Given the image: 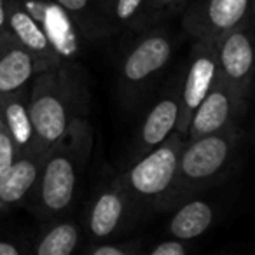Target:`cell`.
<instances>
[{"instance_id": "8", "label": "cell", "mask_w": 255, "mask_h": 255, "mask_svg": "<svg viewBox=\"0 0 255 255\" xmlns=\"http://www.w3.org/2000/svg\"><path fill=\"white\" fill-rule=\"evenodd\" d=\"M182 75L184 74L178 72L173 79H170L147 109L145 116L136 128L131 147L128 150L126 164L133 163L154 147L161 145L177 129L178 112H180Z\"/></svg>"}, {"instance_id": "19", "label": "cell", "mask_w": 255, "mask_h": 255, "mask_svg": "<svg viewBox=\"0 0 255 255\" xmlns=\"http://www.w3.org/2000/svg\"><path fill=\"white\" fill-rule=\"evenodd\" d=\"M79 226L72 220H58L44 231L32 247L37 255H72L79 247Z\"/></svg>"}, {"instance_id": "7", "label": "cell", "mask_w": 255, "mask_h": 255, "mask_svg": "<svg viewBox=\"0 0 255 255\" xmlns=\"http://www.w3.org/2000/svg\"><path fill=\"white\" fill-rule=\"evenodd\" d=\"M135 208L124 192L117 175H112L93 198L86 217V231L91 243L121 236L138 222Z\"/></svg>"}, {"instance_id": "1", "label": "cell", "mask_w": 255, "mask_h": 255, "mask_svg": "<svg viewBox=\"0 0 255 255\" xmlns=\"http://www.w3.org/2000/svg\"><path fill=\"white\" fill-rule=\"evenodd\" d=\"M28 110L44 152L61 142L79 119L89 117L88 81L77 61H63L37 72L30 82Z\"/></svg>"}, {"instance_id": "11", "label": "cell", "mask_w": 255, "mask_h": 255, "mask_svg": "<svg viewBox=\"0 0 255 255\" xmlns=\"http://www.w3.org/2000/svg\"><path fill=\"white\" fill-rule=\"evenodd\" d=\"M247 98H241L217 75V81L189 121L185 138H196L236 126L247 112Z\"/></svg>"}, {"instance_id": "17", "label": "cell", "mask_w": 255, "mask_h": 255, "mask_svg": "<svg viewBox=\"0 0 255 255\" xmlns=\"http://www.w3.org/2000/svg\"><path fill=\"white\" fill-rule=\"evenodd\" d=\"M173 208V215L166 224V233L177 240L192 241L203 236L215 220V208L203 199L189 198Z\"/></svg>"}, {"instance_id": "23", "label": "cell", "mask_w": 255, "mask_h": 255, "mask_svg": "<svg viewBox=\"0 0 255 255\" xmlns=\"http://www.w3.org/2000/svg\"><path fill=\"white\" fill-rule=\"evenodd\" d=\"M16 157H18V150L0 116V175H4L9 170Z\"/></svg>"}, {"instance_id": "18", "label": "cell", "mask_w": 255, "mask_h": 255, "mask_svg": "<svg viewBox=\"0 0 255 255\" xmlns=\"http://www.w3.org/2000/svg\"><path fill=\"white\" fill-rule=\"evenodd\" d=\"M74 19L81 35L105 39L116 35L110 23V0H54Z\"/></svg>"}, {"instance_id": "12", "label": "cell", "mask_w": 255, "mask_h": 255, "mask_svg": "<svg viewBox=\"0 0 255 255\" xmlns=\"http://www.w3.org/2000/svg\"><path fill=\"white\" fill-rule=\"evenodd\" d=\"M42 28L51 46L63 61H77L81 54V32L68 12L54 0H18Z\"/></svg>"}, {"instance_id": "20", "label": "cell", "mask_w": 255, "mask_h": 255, "mask_svg": "<svg viewBox=\"0 0 255 255\" xmlns=\"http://www.w3.org/2000/svg\"><path fill=\"white\" fill-rule=\"evenodd\" d=\"M187 0H147L133 32H142L163 23H170L175 16L180 14Z\"/></svg>"}, {"instance_id": "25", "label": "cell", "mask_w": 255, "mask_h": 255, "mask_svg": "<svg viewBox=\"0 0 255 255\" xmlns=\"http://www.w3.org/2000/svg\"><path fill=\"white\" fill-rule=\"evenodd\" d=\"M23 252L25 250L21 247H18L14 241L0 240V255H21Z\"/></svg>"}, {"instance_id": "2", "label": "cell", "mask_w": 255, "mask_h": 255, "mask_svg": "<svg viewBox=\"0 0 255 255\" xmlns=\"http://www.w3.org/2000/svg\"><path fill=\"white\" fill-rule=\"evenodd\" d=\"M93 126L79 119L61 142L46 150L33 196L26 205L40 219H60L77 201L81 180L91 159Z\"/></svg>"}, {"instance_id": "22", "label": "cell", "mask_w": 255, "mask_h": 255, "mask_svg": "<svg viewBox=\"0 0 255 255\" xmlns=\"http://www.w3.org/2000/svg\"><path fill=\"white\" fill-rule=\"evenodd\" d=\"M145 250L143 238L129 241H100V243H91L84 248L86 255H142Z\"/></svg>"}, {"instance_id": "26", "label": "cell", "mask_w": 255, "mask_h": 255, "mask_svg": "<svg viewBox=\"0 0 255 255\" xmlns=\"http://www.w3.org/2000/svg\"><path fill=\"white\" fill-rule=\"evenodd\" d=\"M9 33L7 30V11H5V0H0V37Z\"/></svg>"}, {"instance_id": "5", "label": "cell", "mask_w": 255, "mask_h": 255, "mask_svg": "<svg viewBox=\"0 0 255 255\" xmlns=\"http://www.w3.org/2000/svg\"><path fill=\"white\" fill-rule=\"evenodd\" d=\"M182 143L184 138L173 131L161 145L126 164V168L117 173L138 219L152 212H166V199L177 175Z\"/></svg>"}, {"instance_id": "14", "label": "cell", "mask_w": 255, "mask_h": 255, "mask_svg": "<svg viewBox=\"0 0 255 255\" xmlns=\"http://www.w3.org/2000/svg\"><path fill=\"white\" fill-rule=\"evenodd\" d=\"M44 154H18L14 163L0 175V212L26 205L39 180Z\"/></svg>"}, {"instance_id": "15", "label": "cell", "mask_w": 255, "mask_h": 255, "mask_svg": "<svg viewBox=\"0 0 255 255\" xmlns=\"http://www.w3.org/2000/svg\"><path fill=\"white\" fill-rule=\"evenodd\" d=\"M40 70L35 58L11 33L0 37V98L28 88Z\"/></svg>"}, {"instance_id": "9", "label": "cell", "mask_w": 255, "mask_h": 255, "mask_svg": "<svg viewBox=\"0 0 255 255\" xmlns=\"http://www.w3.org/2000/svg\"><path fill=\"white\" fill-rule=\"evenodd\" d=\"M217 40L194 39L189 60L182 75L180 89V112H178L175 131L185 140L187 126L194 110L206 96L213 82L217 81Z\"/></svg>"}, {"instance_id": "3", "label": "cell", "mask_w": 255, "mask_h": 255, "mask_svg": "<svg viewBox=\"0 0 255 255\" xmlns=\"http://www.w3.org/2000/svg\"><path fill=\"white\" fill-rule=\"evenodd\" d=\"M135 33V40L121 56L116 74L117 96L128 110L145 102L170 68L178 49V35L168 23Z\"/></svg>"}, {"instance_id": "4", "label": "cell", "mask_w": 255, "mask_h": 255, "mask_svg": "<svg viewBox=\"0 0 255 255\" xmlns=\"http://www.w3.org/2000/svg\"><path fill=\"white\" fill-rule=\"evenodd\" d=\"M241 142L240 126H231L210 135L185 138L177 163V175L166 199V210L194 198L227 175Z\"/></svg>"}, {"instance_id": "16", "label": "cell", "mask_w": 255, "mask_h": 255, "mask_svg": "<svg viewBox=\"0 0 255 255\" xmlns=\"http://www.w3.org/2000/svg\"><path fill=\"white\" fill-rule=\"evenodd\" d=\"M28 88L0 98V116L16 145L18 154H46L37 142L28 110Z\"/></svg>"}, {"instance_id": "24", "label": "cell", "mask_w": 255, "mask_h": 255, "mask_svg": "<svg viewBox=\"0 0 255 255\" xmlns=\"http://www.w3.org/2000/svg\"><path fill=\"white\" fill-rule=\"evenodd\" d=\"M189 243L191 241L177 240V238H168L159 243L152 245L150 248H145L143 254L147 255H185L189 252Z\"/></svg>"}, {"instance_id": "13", "label": "cell", "mask_w": 255, "mask_h": 255, "mask_svg": "<svg viewBox=\"0 0 255 255\" xmlns=\"http://www.w3.org/2000/svg\"><path fill=\"white\" fill-rule=\"evenodd\" d=\"M5 11H7L9 33L35 58L42 70L63 63L42 28L37 25L35 19L25 11V7L18 0H5Z\"/></svg>"}, {"instance_id": "10", "label": "cell", "mask_w": 255, "mask_h": 255, "mask_svg": "<svg viewBox=\"0 0 255 255\" xmlns=\"http://www.w3.org/2000/svg\"><path fill=\"white\" fill-rule=\"evenodd\" d=\"M254 63L252 18H248L217 39V72L234 93L248 100L252 93Z\"/></svg>"}, {"instance_id": "21", "label": "cell", "mask_w": 255, "mask_h": 255, "mask_svg": "<svg viewBox=\"0 0 255 255\" xmlns=\"http://www.w3.org/2000/svg\"><path fill=\"white\" fill-rule=\"evenodd\" d=\"M147 0H110V23L114 33L133 32Z\"/></svg>"}, {"instance_id": "6", "label": "cell", "mask_w": 255, "mask_h": 255, "mask_svg": "<svg viewBox=\"0 0 255 255\" xmlns=\"http://www.w3.org/2000/svg\"><path fill=\"white\" fill-rule=\"evenodd\" d=\"M187 37L217 40L254 16V0H187L180 12Z\"/></svg>"}]
</instances>
